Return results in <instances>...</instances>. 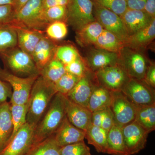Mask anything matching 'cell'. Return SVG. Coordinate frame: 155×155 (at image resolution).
<instances>
[{"label":"cell","instance_id":"4dcf8cb0","mask_svg":"<svg viewBox=\"0 0 155 155\" xmlns=\"http://www.w3.org/2000/svg\"><path fill=\"white\" fill-rule=\"evenodd\" d=\"M60 148L54 134L34 145L25 155H61Z\"/></svg>","mask_w":155,"mask_h":155},{"label":"cell","instance_id":"7402d4cb","mask_svg":"<svg viewBox=\"0 0 155 155\" xmlns=\"http://www.w3.org/2000/svg\"><path fill=\"white\" fill-rule=\"evenodd\" d=\"M155 37V19L146 28L129 36L124 46L143 51L153 41Z\"/></svg>","mask_w":155,"mask_h":155},{"label":"cell","instance_id":"e0dca14e","mask_svg":"<svg viewBox=\"0 0 155 155\" xmlns=\"http://www.w3.org/2000/svg\"><path fill=\"white\" fill-rule=\"evenodd\" d=\"M11 24L14 26L17 32L18 47L32 58V54L36 45L45 35L43 31Z\"/></svg>","mask_w":155,"mask_h":155},{"label":"cell","instance_id":"bcb514c9","mask_svg":"<svg viewBox=\"0 0 155 155\" xmlns=\"http://www.w3.org/2000/svg\"><path fill=\"white\" fill-rule=\"evenodd\" d=\"M69 0H43L44 9L56 6H67Z\"/></svg>","mask_w":155,"mask_h":155},{"label":"cell","instance_id":"83f0119b","mask_svg":"<svg viewBox=\"0 0 155 155\" xmlns=\"http://www.w3.org/2000/svg\"><path fill=\"white\" fill-rule=\"evenodd\" d=\"M94 46L96 48L119 54L124 46V44L114 34L104 29Z\"/></svg>","mask_w":155,"mask_h":155},{"label":"cell","instance_id":"5bb4252c","mask_svg":"<svg viewBox=\"0 0 155 155\" xmlns=\"http://www.w3.org/2000/svg\"><path fill=\"white\" fill-rule=\"evenodd\" d=\"M98 85L94 72L90 71L81 78L74 88L66 96L75 104L87 108L91 96Z\"/></svg>","mask_w":155,"mask_h":155},{"label":"cell","instance_id":"ba28073f","mask_svg":"<svg viewBox=\"0 0 155 155\" xmlns=\"http://www.w3.org/2000/svg\"><path fill=\"white\" fill-rule=\"evenodd\" d=\"M93 2L95 21L99 22L104 29L114 34L125 44L129 35L121 17L98 3Z\"/></svg>","mask_w":155,"mask_h":155},{"label":"cell","instance_id":"6da1fadb","mask_svg":"<svg viewBox=\"0 0 155 155\" xmlns=\"http://www.w3.org/2000/svg\"><path fill=\"white\" fill-rule=\"evenodd\" d=\"M57 93L54 84L39 75L34 83L27 103V123L35 128Z\"/></svg>","mask_w":155,"mask_h":155},{"label":"cell","instance_id":"f35d334b","mask_svg":"<svg viewBox=\"0 0 155 155\" xmlns=\"http://www.w3.org/2000/svg\"><path fill=\"white\" fill-rule=\"evenodd\" d=\"M121 17L127 9L126 0H92Z\"/></svg>","mask_w":155,"mask_h":155},{"label":"cell","instance_id":"7a4b0ae2","mask_svg":"<svg viewBox=\"0 0 155 155\" xmlns=\"http://www.w3.org/2000/svg\"><path fill=\"white\" fill-rule=\"evenodd\" d=\"M65 98V95L59 93H57L53 97L35 129V145L54 134L66 118Z\"/></svg>","mask_w":155,"mask_h":155},{"label":"cell","instance_id":"44dd1931","mask_svg":"<svg viewBox=\"0 0 155 155\" xmlns=\"http://www.w3.org/2000/svg\"><path fill=\"white\" fill-rule=\"evenodd\" d=\"M11 107L8 101L0 105V152L8 144L13 133Z\"/></svg>","mask_w":155,"mask_h":155},{"label":"cell","instance_id":"b9f144b4","mask_svg":"<svg viewBox=\"0 0 155 155\" xmlns=\"http://www.w3.org/2000/svg\"><path fill=\"white\" fill-rule=\"evenodd\" d=\"M114 125L115 122L114 115L110 107L105 110L104 115L101 127L108 132Z\"/></svg>","mask_w":155,"mask_h":155},{"label":"cell","instance_id":"603a6c76","mask_svg":"<svg viewBox=\"0 0 155 155\" xmlns=\"http://www.w3.org/2000/svg\"><path fill=\"white\" fill-rule=\"evenodd\" d=\"M106 153L111 155H130L124 142L122 127L114 125L108 131Z\"/></svg>","mask_w":155,"mask_h":155},{"label":"cell","instance_id":"c3c4849f","mask_svg":"<svg viewBox=\"0 0 155 155\" xmlns=\"http://www.w3.org/2000/svg\"><path fill=\"white\" fill-rule=\"evenodd\" d=\"M29 0H14L13 6L15 14L17 13Z\"/></svg>","mask_w":155,"mask_h":155},{"label":"cell","instance_id":"8992f818","mask_svg":"<svg viewBox=\"0 0 155 155\" xmlns=\"http://www.w3.org/2000/svg\"><path fill=\"white\" fill-rule=\"evenodd\" d=\"M92 0H69L67 5L66 22L75 31L95 21Z\"/></svg>","mask_w":155,"mask_h":155},{"label":"cell","instance_id":"ffe728a7","mask_svg":"<svg viewBox=\"0 0 155 155\" xmlns=\"http://www.w3.org/2000/svg\"><path fill=\"white\" fill-rule=\"evenodd\" d=\"M57 47L55 43L45 35L36 45L32 58L39 73L44 67L54 58Z\"/></svg>","mask_w":155,"mask_h":155},{"label":"cell","instance_id":"ac0fdd59","mask_svg":"<svg viewBox=\"0 0 155 155\" xmlns=\"http://www.w3.org/2000/svg\"><path fill=\"white\" fill-rule=\"evenodd\" d=\"M120 17L129 36L146 28L155 19L150 17L143 10L128 8Z\"/></svg>","mask_w":155,"mask_h":155},{"label":"cell","instance_id":"836d02e7","mask_svg":"<svg viewBox=\"0 0 155 155\" xmlns=\"http://www.w3.org/2000/svg\"><path fill=\"white\" fill-rule=\"evenodd\" d=\"M77 49L70 45L58 46L55 57L64 65L70 64L81 57Z\"/></svg>","mask_w":155,"mask_h":155},{"label":"cell","instance_id":"e575fe53","mask_svg":"<svg viewBox=\"0 0 155 155\" xmlns=\"http://www.w3.org/2000/svg\"><path fill=\"white\" fill-rule=\"evenodd\" d=\"M46 36L53 41L65 38L68 34L67 24L64 21H56L50 23L45 28Z\"/></svg>","mask_w":155,"mask_h":155},{"label":"cell","instance_id":"74e56055","mask_svg":"<svg viewBox=\"0 0 155 155\" xmlns=\"http://www.w3.org/2000/svg\"><path fill=\"white\" fill-rule=\"evenodd\" d=\"M66 72L79 78L84 76L89 71L84 59L81 56L70 64L64 65Z\"/></svg>","mask_w":155,"mask_h":155},{"label":"cell","instance_id":"8fae6325","mask_svg":"<svg viewBox=\"0 0 155 155\" xmlns=\"http://www.w3.org/2000/svg\"><path fill=\"white\" fill-rule=\"evenodd\" d=\"M121 91L134 104L148 105L155 104V89L143 80L130 78Z\"/></svg>","mask_w":155,"mask_h":155},{"label":"cell","instance_id":"5b68a950","mask_svg":"<svg viewBox=\"0 0 155 155\" xmlns=\"http://www.w3.org/2000/svg\"><path fill=\"white\" fill-rule=\"evenodd\" d=\"M43 0H29L14 15L10 23L43 31L47 25L42 18Z\"/></svg>","mask_w":155,"mask_h":155},{"label":"cell","instance_id":"484cf974","mask_svg":"<svg viewBox=\"0 0 155 155\" xmlns=\"http://www.w3.org/2000/svg\"><path fill=\"white\" fill-rule=\"evenodd\" d=\"M134 121L149 133L155 129V104L148 105H135Z\"/></svg>","mask_w":155,"mask_h":155},{"label":"cell","instance_id":"ab89813d","mask_svg":"<svg viewBox=\"0 0 155 155\" xmlns=\"http://www.w3.org/2000/svg\"><path fill=\"white\" fill-rule=\"evenodd\" d=\"M15 15L12 5H0V24L10 23L13 20Z\"/></svg>","mask_w":155,"mask_h":155},{"label":"cell","instance_id":"f546056e","mask_svg":"<svg viewBox=\"0 0 155 155\" xmlns=\"http://www.w3.org/2000/svg\"><path fill=\"white\" fill-rule=\"evenodd\" d=\"M66 72L64 64L54 57L41 70L39 75L45 80L55 84Z\"/></svg>","mask_w":155,"mask_h":155},{"label":"cell","instance_id":"d590c367","mask_svg":"<svg viewBox=\"0 0 155 155\" xmlns=\"http://www.w3.org/2000/svg\"><path fill=\"white\" fill-rule=\"evenodd\" d=\"M80 78L66 72L54 84L57 93L66 96L74 88Z\"/></svg>","mask_w":155,"mask_h":155},{"label":"cell","instance_id":"f907efd6","mask_svg":"<svg viewBox=\"0 0 155 155\" xmlns=\"http://www.w3.org/2000/svg\"><path fill=\"white\" fill-rule=\"evenodd\" d=\"M1 69H0V71H1Z\"/></svg>","mask_w":155,"mask_h":155},{"label":"cell","instance_id":"d6986e66","mask_svg":"<svg viewBox=\"0 0 155 155\" xmlns=\"http://www.w3.org/2000/svg\"><path fill=\"white\" fill-rule=\"evenodd\" d=\"M54 135L56 143L60 147L84 141L85 139V132L72 125L67 117Z\"/></svg>","mask_w":155,"mask_h":155},{"label":"cell","instance_id":"1f68e13d","mask_svg":"<svg viewBox=\"0 0 155 155\" xmlns=\"http://www.w3.org/2000/svg\"><path fill=\"white\" fill-rule=\"evenodd\" d=\"M11 104V114L13 125V131L11 140L21 127L26 122L28 105L27 104L25 105Z\"/></svg>","mask_w":155,"mask_h":155},{"label":"cell","instance_id":"3957f363","mask_svg":"<svg viewBox=\"0 0 155 155\" xmlns=\"http://www.w3.org/2000/svg\"><path fill=\"white\" fill-rule=\"evenodd\" d=\"M5 66L12 74L26 78L39 75V71L32 58L19 47L0 54Z\"/></svg>","mask_w":155,"mask_h":155},{"label":"cell","instance_id":"2e32d148","mask_svg":"<svg viewBox=\"0 0 155 155\" xmlns=\"http://www.w3.org/2000/svg\"><path fill=\"white\" fill-rule=\"evenodd\" d=\"M84 60L90 70L94 72L119 64V54L96 48L90 50Z\"/></svg>","mask_w":155,"mask_h":155},{"label":"cell","instance_id":"8d00e7d4","mask_svg":"<svg viewBox=\"0 0 155 155\" xmlns=\"http://www.w3.org/2000/svg\"><path fill=\"white\" fill-rule=\"evenodd\" d=\"M61 155H91L90 148L84 141L61 147Z\"/></svg>","mask_w":155,"mask_h":155},{"label":"cell","instance_id":"9a60e30c","mask_svg":"<svg viewBox=\"0 0 155 155\" xmlns=\"http://www.w3.org/2000/svg\"><path fill=\"white\" fill-rule=\"evenodd\" d=\"M65 111L69 122L84 132L92 125V113L88 108L75 104L65 96Z\"/></svg>","mask_w":155,"mask_h":155},{"label":"cell","instance_id":"30bf717a","mask_svg":"<svg viewBox=\"0 0 155 155\" xmlns=\"http://www.w3.org/2000/svg\"><path fill=\"white\" fill-rule=\"evenodd\" d=\"M94 74L99 85L111 91H121L130 78L120 64L100 69Z\"/></svg>","mask_w":155,"mask_h":155},{"label":"cell","instance_id":"ee69618b","mask_svg":"<svg viewBox=\"0 0 155 155\" xmlns=\"http://www.w3.org/2000/svg\"><path fill=\"white\" fill-rule=\"evenodd\" d=\"M127 8L143 10L147 0H126Z\"/></svg>","mask_w":155,"mask_h":155},{"label":"cell","instance_id":"4316f807","mask_svg":"<svg viewBox=\"0 0 155 155\" xmlns=\"http://www.w3.org/2000/svg\"><path fill=\"white\" fill-rule=\"evenodd\" d=\"M107 134L101 127L91 125L85 132V139L98 153H106Z\"/></svg>","mask_w":155,"mask_h":155},{"label":"cell","instance_id":"f1b7e54d","mask_svg":"<svg viewBox=\"0 0 155 155\" xmlns=\"http://www.w3.org/2000/svg\"><path fill=\"white\" fill-rule=\"evenodd\" d=\"M17 46V33L13 25L11 23L0 24V54Z\"/></svg>","mask_w":155,"mask_h":155},{"label":"cell","instance_id":"cb8c5ba5","mask_svg":"<svg viewBox=\"0 0 155 155\" xmlns=\"http://www.w3.org/2000/svg\"><path fill=\"white\" fill-rule=\"evenodd\" d=\"M104 28L96 21L91 22L76 32V41L83 47L94 46Z\"/></svg>","mask_w":155,"mask_h":155},{"label":"cell","instance_id":"60d3db41","mask_svg":"<svg viewBox=\"0 0 155 155\" xmlns=\"http://www.w3.org/2000/svg\"><path fill=\"white\" fill-rule=\"evenodd\" d=\"M12 89L11 85L6 81L0 79V105L7 101V99L11 97Z\"/></svg>","mask_w":155,"mask_h":155},{"label":"cell","instance_id":"9c48e42d","mask_svg":"<svg viewBox=\"0 0 155 155\" xmlns=\"http://www.w3.org/2000/svg\"><path fill=\"white\" fill-rule=\"evenodd\" d=\"M112 92L110 108L114 115L115 125L120 127L134 122L135 119V105L122 91Z\"/></svg>","mask_w":155,"mask_h":155},{"label":"cell","instance_id":"d6a6232c","mask_svg":"<svg viewBox=\"0 0 155 155\" xmlns=\"http://www.w3.org/2000/svg\"><path fill=\"white\" fill-rule=\"evenodd\" d=\"M67 6H56L44 9L42 18L47 25L56 21L66 22Z\"/></svg>","mask_w":155,"mask_h":155},{"label":"cell","instance_id":"7bdbcfd3","mask_svg":"<svg viewBox=\"0 0 155 155\" xmlns=\"http://www.w3.org/2000/svg\"><path fill=\"white\" fill-rule=\"evenodd\" d=\"M143 81L151 87H155V65L154 63L150 62L147 69Z\"/></svg>","mask_w":155,"mask_h":155},{"label":"cell","instance_id":"d4e9b609","mask_svg":"<svg viewBox=\"0 0 155 155\" xmlns=\"http://www.w3.org/2000/svg\"><path fill=\"white\" fill-rule=\"evenodd\" d=\"M112 101V92L98 85L94 89L89 100L87 108L92 113L104 110L110 108Z\"/></svg>","mask_w":155,"mask_h":155},{"label":"cell","instance_id":"7dc6e473","mask_svg":"<svg viewBox=\"0 0 155 155\" xmlns=\"http://www.w3.org/2000/svg\"><path fill=\"white\" fill-rule=\"evenodd\" d=\"M143 11L153 18H155V0H147Z\"/></svg>","mask_w":155,"mask_h":155},{"label":"cell","instance_id":"4fadbf2b","mask_svg":"<svg viewBox=\"0 0 155 155\" xmlns=\"http://www.w3.org/2000/svg\"><path fill=\"white\" fill-rule=\"evenodd\" d=\"M122 132L129 155L138 153L145 147L149 133L135 121L122 127Z\"/></svg>","mask_w":155,"mask_h":155},{"label":"cell","instance_id":"681fc988","mask_svg":"<svg viewBox=\"0 0 155 155\" xmlns=\"http://www.w3.org/2000/svg\"><path fill=\"white\" fill-rule=\"evenodd\" d=\"M14 0H0V5H13Z\"/></svg>","mask_w":155,"mask_h":155},{"label":"cell","instance_id":"f6af8a7d","mask_svg":"<svg viewBox=\"0 0 155 155\" xmlns=\"http://www.w3.org/2000/svg\"><path fill=\"white\" fill-rule=\"evenodd\" d=\"M105 110L97 111L92 113L91 117L92 125L97 127H101Z\"/></svg>","mask_w":155,"mask_h":155},{"label":"cell","instance_id":"277c9868","mask_svg":"<svg viewBox=\"0 0 155 155\" xmlns=\"http://www.w3.org/2000/svg\"><path fill=\"white\" fill-rule=\"evenodd\" d=\"M143 51L124 46L119 51V64L130 78L144 79L150 62Z\"/></svg>","mask_w":155,"mask_h":155},{"label":"cell","instance_id":"52a82bcc","mask_svg":"<svg viewBox=\"0 0 155 155\" xmlns=\"http://www.w3.org/2000/svg\"><path fill=\"white\" fill-rule=\"evenodd\" d=\"M38 76L18 77L6 69H1L0 79L8 83L12 88L10 101L11 104H27L34 83Z\"/></svg>","mask_w":155,"mask_h":155},{"label":"cell","instance_id":"7c38bea8","mask_svg":"<svg viewBox=\"0 0 155 155\" xmlns=\"http://www.w3.org/2000/svg\"><path fill=\"white\" fill-rule=\"evenodd\" d=\"M35 129L26 122L0 152V155H26L35 145Z\"/></svg>","mask_w":155,"mask_h":155}]
</instances>
